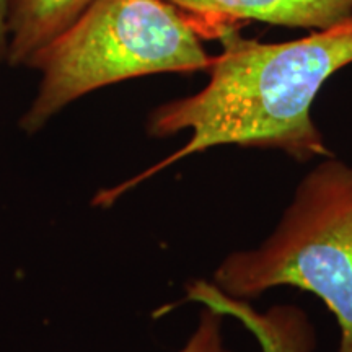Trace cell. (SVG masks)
<instances>
[{
  "label": "cell",
  "mask_w": 352,
  "mask_h": 352,
  "mask_svg": "<svg viewBox=\"0 0 352 352\" xmlns=\"http://www.w3.org/2000/svg\"><path fill=\"white\" fill-rule=\"evenodd\" d=\"M7 63V0H0V64Z\"/></svg>",
  "instance_id": "obj_8"
},
{
  "label": "cell",
  "mask_w": 352,
  "mask_h": 352,
  "mask_svg": "<svg viewBox=\"0 0 352 352\" xmlns=\"http://www.w3.org/2000/svg\"><path fill=\"white\" fill-rule=\"evenodd\" d=\"M212 284L241 300L280 285L315 294L340 327L338 352H352V166L324 157L274 232L258 248L228 254Z\"/></svg>",
  "instance_id": "obj_3"
},
{
  "label": "cell",
  "mask_w": 352,
  "mask_h": 352,
  "mask_svg": "<svg viewBox=\"0 0 352 352\" xmlns=\"http://www.w3.org/2000/svg\"><path fill=\"white\" fill-rule=\"evenodd\" d=\"M215 38L222 51L210 60L208 85L148 116L153 138L189 132L188 142L152 171L226 145L280 151L297 162L331 155L311 107L324 83L352 64V15L285 43L246 39L232 25Z\"/></svg>",
  "instance_id": "obj_1"
},
{
  "label": "cell",
  "mask_w": 352,
  "mask_h": 352,
  "mask_svg": "<svg viewBox=\"0 0 352 352\" xmlns=\"http://www.w3.org/2000/svg\"><path fill=\"white\" fill-rule=\"evenodd\" d=\"M186 300L202 303L239 320L253 334L263 352H315L316 331L300 307L279 303L258 311L248 300L233 298L217 285L197 279L186 289Z\"/></svg>",
  "instance_id": "obj_5"
},
{
  "label": "cell",
  "mask_w": 352,
  "mask_h": 352,
  "mask_svg": "<svg viewBox=\"0 0 352 352\" xmlns=\"http://www.w3.org/2000/svg\"><path fill=\"white\" fill-rule=\"evenodd\" d=\"M95 0H7V64L28 67Z\"/></svg>",
  "instance_id": "obj_6"
},
{
  "label": "cell",
  "mask_w": 352,
  "mask_h": 352,
  "mask_svg": "<svg viewBox=\"0 0 352 352\" xmlns=\"http://www.w3.org/2000/svg\"><path fill=\"white\" fill-rule=\"evenodd\" d=\"M226 318V315L214 308L204 307L197 327L179 352H233L226 344V338H223V320Z\"/></svg>",
  "instance_id": "obj_7"
},
{
  "label": "cell",
  "mask_w": 352,
  "mask_h": 352,
  "mask_svg": "<svg viewBox=\"0 0 352 352\" xmlns=\"http://www.w3.org/2000/svg\"><path fill=\"white\" fill-rule=\"evenodd\" d=\"M186 12L201 36L230 21L258 20L287 28L324 30L352 15V0H168Z\"/></svg>",
  "instance_id": "obj_4"
},
{
  "label": "cell",
  "mask_w": 352,
  "mask_h": 352,
  "mask_svg": "<svg viewBox=\"0 0 352 352\" xmlns=\"http://www.w3.org/2000/svg\"><path fill=\"white\" fill-rule=\"evenodd\" d=\"M210 60L196 25L168 0H95L28 64L41 80L20 127L34 134L91 91L152 74L208 70Z\"/></svg>",
  "instance_id": "obj_2"
}]
</instances>
